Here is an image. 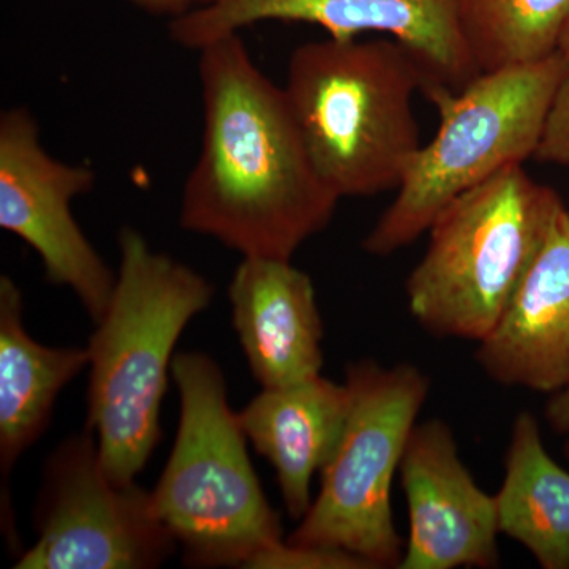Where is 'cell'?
<instances>
[{"mask_svg": "<svg viewBox=\"0 0 569 569\" xmlns=\"http://www.w3.org/2000/svg\"><path fill=\"white\" fill-rule=\"evenodd\" d=\"M197 52L203 137L179 223L242 258L291 261L328 227L340 198L317 173L283 88L254 63L241 33Z\"/></svg>", "mask_w": 569, "mask_h": 569, "instance_id": "1", "label": "cell"}, {"mask_svg": "<svg viewBox=\"0 0 569 569\" xmlns=\"http://www.w3.org/2000/svg\"><path fill=\"white\" fill-rule=\"evenodd\" d=\"M110 306L89 339L88 419L104 471L132 485L162 440V402L183 329L211 306L213 284L132 227L118 234Z\"/></svg>", "mask_w": 569, "mask_h": 569, "instance_id": "2", "label": "cell"}, {"mask_svg": "<svg viewBox=\"0 0 569 569\" xmlns=\"http://www.w3.org/2000/svg\"><path fill=\"white\" fill-rule=\"evenodd\" d=\"M426 80L389 37L296 48L283 91L317 173L340 200L399 189L422 146L413 97Z\"/></svg>", "mask_w": 569, "mask_h": 569, "instance_id": "3", "label": "cell"}, {"mask_svg": "<svg viewBox=\"0 0 569 569\" xmlns=\"http://www.w3.org/2000/svg\"><path fill=\"white\" fill-rule=\"evenodd\" d=\"M179 426L151 490L153 509L190 568H247L283 541L282 522L254 473L228 402L223 370L201 351L174 356Z\"/></svg>", "mask_w": 569, "mask_h": 569, "instance_id": "4", "label": "cell"}, {"mask_svg": "<svg viewBox=\"0 0 569 569\" xmlns=\"http://www.w3.org/2000/svg\"><path fill=\"white\" fill-rule=\"evenodd\" d=\"M568 69L557 51L542 61L482 71L459 91L426 81L421 93L437 110V132L419 149L362 249L376 257L406 249L460 194L535 157Z\"/></svg>", "mask_w": 569, "mask_h": 569, "instance_id": "5", "label": "cell"}, {"mask_svg": "<svg viewBox=\"0 0 569 569\" xmlns=\"http://www.w3.org/2000/svg\"><path fill=\"white\" fill-rule=\"evenodd\" d=\"M523 164L451 201L406 283L408 310L429 335L481 342L490 335L563 208Z\"/></svg>", "mask_w": 569, "mask_h": 569, "instance_id": "6", "label": "cell"}, {"mask_svg": "<svg viewBox=\"0 0 569 569\" xmlns=\"http://www.w3.org/2000/svg\"><path fill=\"white\" fill-rule=\"evenodd\" d=\"M351 406L346 429L321 470L320 489L290 537L295 545L347 550L376 569L399 568L403 545L391 489L411 430L430 392L417 366L372 359L347 367Z\"/></svg>", "mask_w": 569, "mask_h": 569, "instance_id": "7", "label": "cell"}, {"mask_svg": "<svg viewBox=\"0 0 569 569\" xmlns=\"http://www.w3.org/2000/svg\"><path fill=\"white\" fill-rule=\"evenodd\" d=\"M37 541L17 569H152L179 550L151 490L116 485L92 430L73 433L44 462L33 508Z\"/></svg>", "mask_w": 569, "mask_h": 569, "instance_id": "8", "label": "cell"}, {"mask_svg": "<svg viewBox=\"0 0 569 569\" xmlns=\"http://www.w3.org/2000/svg\"><path fill=\"white\" fill-rule=\"evenodd\" d=\"M96 182L88 164L62 162L44 149L28 108L2 111L0 227L39 254L47 282L69 288L93 325L107 313L118 272L91 244L71 206Z\"/></svg>", "mask_w": 569, "mask_h": 569, "instance_id": "9", "label": "cell"}, {"mask_svg": "<svg viewBox=\"0 0 569 569\" xmlns=\"http://www.w3.org/2000/svg\"><path fill=\"white\" fill-rule=\"evenodd\" d=\"M264 21L307 22L332 39L383 33L418 59L426 81L456 91L481 73L460 31L458 0H197L170 21V32L198 51Z\"/></svg>", "mask_w": 569, "mask_h": 569, "instance_id": "10", "label": "cell"}, {"mask_svg": "<svg viewBox=\"0 0 569 569\" xmlns=\"http://www.w3.org/2000/svg\"><path fill=\"white\" fill-rule=\"evenodd\" d=\"M399 475L408 507V538L399 569L500 567L496 496L471 477L447 422H417Z\"/></svg>", "mask_w": 569, "mask_h": 569, "instance_id": "11", "label": "cell"}, {"mask_svg": "<svg viewBox=\"0 0 569 569\" xmlns=\"http://www.w3.org/2000/svg\"><path fill=\"white\" fill-rule=\"evenodd\" d=\"M477 362L501 387L552 395L569 383V209L549 233Z\"/></svg>", "mask_w": 569, "mask_h": 569, "instance_id": "12", "label": "cell"}, {"mask_svg": "<svg viewBox=\"0 0 569 569\" xmlns=\"http://www.w3.org/2000/svg\"><path fill=\"white\" fill-rule=\"evenodd\" d=\"M233 328L261 388L321 376L325 328L312 279L288 260L242 258L228 287Z\"/></svg>", "mask_w": 569, "mask_h": 569, "instance_id": "13", "label": "cell"}, {"mask_svg": "<svg viewBox=\"0 0 569 569\" xmlns=\"http://www.w3.org/2000/svg\"><path fill=\"white\" fill-rule=\"evenodd\" d=\"M347 383L323 376L283 388L261 389L238 413L258 455L276 470L288 516L301 520L312 505V479L321 473L346 429Z\"/></svg>", "mask_w": 569, "mask_h": 569, "instance_id": "14", "label": "cell"}, {"mask_svg": "<svg viewBox=\"0 0 569 569\" xmlns=\"http://www.w3.org/2000/svg\"><path fill=\"white\" fill-rule=\"evenodd\" d=\"M89 367L88 347L41 346L24 328V296L0 277V473L11 470L50 426L62 389Z\"/></svg>", "mask_w": 569, "mask_h": 569, "instance_id": "15", "label": "cell"}, {"mask_svg": "<svg viewBox=\"0 0 569 569\" xmlns=\"http://www.w3.org/2000/svg\"><path fill=\"white\" fill-rule=\"evenodd\" d=\"M496 500L500 533L542 569H569V471L550 458L530 411L512 422Z\"/></svg>", "mask_w": 569, "mask_h": 569, "instance_id": "16", "label": "cell"}, {"mask_svg": "<svg viewBox=\"0 0 569 569\" xmlns=\"http://www.w3.org/2000/svg\"><path fill=\"white\" fill-rule=\"evenodd\" d=\"M458 20L482 73L556 54L569 22V0H458Z\"/></svg>", "mask_w": 569, "mask_h": 569, "instance_id": "17", "label": "cell"}, {"mask_svg": "<svg viewBox=\"0 0 569 569\" xmlns=\"http://www.w3.org/2000/svg\"><path fill=\"white\" fill-rule=\"evenodd\" d=\"M249 569H376L372 563L329 546L295 545L287 539L266 550Z\"/></svg>", "mask_w": 569, "mask_h": 569, "instance_id": "18", "label": "cell"}, {"mask_svg": "<svg viewBox=\"0 0 569 569\" xmlns=\"http://www.w3.org/2000/svg\"><path fill=\"white\" fill-rule=\"evenodd\" d=\"M535 159L545 163L569 164V69L550 103Z\"/></svg>", "mask_w": 569, "mask_h": 569, "instance_id": "19", "label": "cell"}, {"mask_svg": "<svg viewBox=\"0 0 569 569\" xmlns=\"http://www.w3.org/2000/svg\"><path fill=\"white\" fill-rule=\"evenodd\" d=\"M545 417L550 429L563 440V455L569 459V383L550 395Z\"/></svg>", "mask_w": 569, "mask_h": 569, "instance_id": "20", "label": "cell"}, {"mask_svg": "<svg viewBox=\"0 0 569 569\" xmlns=\"http://www.w3.org/2000/svg\"><path fill=\"white\" fill-rule=\"evenodd\" d=\"M127 2L153 17H164L171 21L192 9L197 0H127Z\"/></svg>", "mask_w": 569, "mask_h": 569, "instance_id": "21", "label": "cell"}, {"mask_svg": "<svg viewBox=\"0 0 569 569\" xmlns=\"http://www.w3.org/2000/svg\"><path fill=\"white\" fill-rule=\"evenodd\" d=\"M559 51L569 61V22H568L567 29H565L563 37H561Z\"/></svg>", "mask_w": 569, "mask_h": 569, "instance_id": "22", "label": "cell"}]
</instances>
